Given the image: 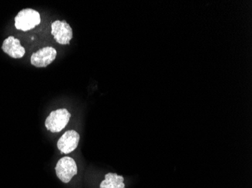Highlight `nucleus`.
Here are the masks:
<instances>
[{"label": "nucleus", "instance_id": "0eeeda50", "mask_svg": "<svg viewBox=\"0 0 252 188\" xmlns=\"http://www.w3.org/2000/svg\"><path fill=\"white\" fill-rule=\"evenodd\" d=\"M2 51L11 57L18 59L25 56V49L21 46L19 39L13 36H9L4 40L2 46Z\"/></svg>", "mask_w": 252, "mask_h": 188}, {"label": "nucleus", "instance_id": "39448f33", "mask_svg": "<svg viewBox=\"0 0 252 188\" xmlns=\"http://www.w3.org/2000/svg\"><path fill=\"white\" fill-rule=\"evenodd\" d=\"M57 51L52 47H45L38 52L32 54L31 63L36 67H46L55 60Z\"/></svg>", "mask_w": 252, "mask_h": 188}, {"label": "nucleus", "instance_id": "7ed1b4c3", "mask_svg": "<svg viewBox=\"0 0 252 188\" xmlns=\"http://www.w3.org/2000/svg\"><path fill=\"white\" fill-rule=\"evenodd\" d=\"M56 175L63 183H69L73 176L77 174V165L73 158L64 157L59 160L57 162Z\"/></svg>", "mask_w": 252, "mask_h": 188}, {"label": "nucleus", "instance_id": "6e6552de", "mask_svg": "<svg viewBox=\"0 0 252 188\" xmlns=\"http://www.w3.org/2000/svg\"><path fill=\"white\" fill-rule=\"evenodd\" d=\"M124 178L116 173H108L100 183V188H125Z\"/></svg>", "mask_w": 252, "mask_h": 188}, {"label": "nucleus", "instance_id": "423d86ee", "mask_svg": "<svg viewBox=\"0 0 252 188\" xmlns=\"http://www.w3.org/2000/svg\"><path fill=\"white\" fill-rule=\"evenodd\" d=\"M79 138L80 136L76 131H66L59 140L58 148L62 154H70L77 148Z\"/></svg>", "mask_w": 252, "mask_h": 188}, {"label": "nucleus", "instance_id": "f257e3e1", "mask_svg": "<svg viewBox=\"0 0 252 188\" xmlns=\"http://www.w3.org/2000/svg\"><path fill=\"white\" fill-rule=\"evenodd\" d=\"M15 27L20 30H31L40 24L41 18L38 11L32 8L21 10L15 18Z\"/></svg>", "mask_w": 252, "mask_h": 188}, {"label": "nucleus", "instance_id": "20e7f679", "mask_svg": "<svg viewBox=\"0 0 252 188\" xmlns=\"http://www.w3.org/2000/svg\"><path fill=\"white\" fill-rule=\"evenodd\" d=\"M52 34L57 42L61 45H70L73 39V29L66 21H55L52 23Z\"/></svg>", "mask_w": 252, "mask_h": 188}, {"label": "nucleus", "instance_id": "f03ea898", "mask_svg": "<svg viewBox=\"0 0 252 188\" xmlns=\"http://www.w3.org/2000/svg\"><path fill=\"white\" fill-rule=\"evenodd\" d=\"M70 117L71 114L66 108L52 111L45 120V127L52 133L61 132L67 125Z\"/></svg>", "mask_w": 252, "mask_h": 188}]
</instances>
